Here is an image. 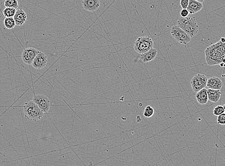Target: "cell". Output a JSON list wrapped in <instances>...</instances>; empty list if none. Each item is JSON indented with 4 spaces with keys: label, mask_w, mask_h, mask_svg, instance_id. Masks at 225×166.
<instances>
[{
    "label": "cell",
    "mask_w": 225,
    "mask_h": 166,
    "mask_svg": "<svg viewBox=\"0 0 225 166\" xmlns=\"http://www.w3.org/2000/svg\"><path fill=\"white\" fill-rule=\"evenodd\" d=\"M225 45V43L219 40L206 48L205 55L207 64L215 65L224 63Z\"/></svg>",
    "instance_id": "cell-1"
},
{
    "label": "cell",
    "mask_w": 225,
    "mask_h": 166,
    "mask_svg": "<svg viewBox=\"0 0 225 166\" xmlns=\"http://www.w3.org/2000/svg\"><path fill=\"white\" fill-rule=\"evenodd\" d=\"M185 32L190 37H195L199 31V26L195 17H181L178 19L177 25Z\"/></svg>",
    "instance_id": "cell-2"
},
{
    "label": "cell",
    "mask_w": 225,
    "mask_h": 166,
    "mask_svg": "<svg viewBox=\"0 0 225 166\" xmlns=\"http://www.w3.org/2000/svg\"><path fill=\"white\" fill-rule=\"evenodd\" d=\"M23 112L25 117L32 121L39 120L44 115V113L41 110L32 100L25 104L23 106Z\"/></svg>",
    "instance_id": "cell-3"
},
{
    "label": "cell",
    "mask_w": 225,
    "mask_h": 166,
    "mask_svg": "<svg viewBox=\"0 0 225 166\" xmlns=\"http://www.w3.org/2000/svg\"><path fill=\"white\" fill-rule=\"evenodd\" d=\"M154 41L151 38L148 36L140 37L134 43V49L139 54L144 53L153 47Z\"/></svg>",
    "instance_id": "cell-4"
},
{
    "label": "cell",
    "mask_w": 225,
    "mask_h": 166,
    "mask_svg": "<svg viewBox=\"0 0 225 166\" xmlns=\"http://www.w3.org/2000/svg\"><path fill=\"white\" fill-rule=\"evenodd\" d=\"M171 34L177 42L182 44H187L191 41V38L178 26L172 27Z\"/></svg>",
    "instance_id": "cell-5"
},
{
    "label": "cell",
    "mask_w": 225,
    "mask_h": 166,
    "mask_svg": "<svg viewBox=\"0 0 225 166\" xmlns=\"http://www.w3.org/2000/svg\"><path fill=\"white\" fill-rule=\"evenodd\" d=\"M32 101L44 113H47L50 110L51 103L47 96L43 94L35 95L33 97Z\"/></svg>",
    "instance_id": "cell-6"
},
{
    "label": "cell",
    "mask_w": 225,
    "mask_h": 166,
    "mask_svg": "<svg viewBox=\"0 0 225 166\" xmlns=\"http://www.w3.org/2000/svg\"><path fill=\"white\" fill-rule=\"evenodd\" d=\"M207 77L204 74H198L193 77L191 80V84L192 90L195 92L205 88L206 86L207 81Z\"/></svg>",
    "instance_id": "cell-7"
},
{
    "label": "cell",
    "mask_w": 225,
    "mask_h": 166,
    "mask_svg": "<svg viewBox=\"0 0 225 166\" xmlns=\"http://www.w3.org/2000/svg\"><path fill=\"white\" fill-rule=\"evenodd\" d=\"M38 52V50L34 48H27L24 49L22 52V61L25 64L31 65Z\"/></svg>",
    "instance_id": "cell-8"
},
{
    "label": "cell",
    "mask_w": 225,
    "mask_h": 166,
    "mask_svg": "<svg viewBox=\"0 0 225 166\" xmlns=\"http://www.w3.org/2000/svg\"><path fill=\"white\" fill-rule=\"evenodd\" d=\"M47 63V56L43 53L39 51L31 65L35 69L41 70L46 66Z\"/></svg>",
    "instance_id": "cell-9"
},
{
    "label": "cell",
    "mask_w": 225,
    "mask_h": 166,
    "mask_svg": "<svg viewBox=\"0 0 225 166\" xmlns=\"http://www.w3.org/2000/svg\"><path fill=\"white\" fill-rule=\"evenodd\" d=\"M82 5L85 10L94 12L97 10L100 6L99 0H83Z\"/></svg>",
    "instance_id": "cell-10"
},
{
    "label": "cell",
    "mask_w": 225,
    "mask_h": 166,
    "mask_svg": "<svg viewBox=\"0 0 225 166\" xmlns=\"http://www.w3.org/2000/svg\"><path fill=\"white\" fill-rule=\"evenodd\" d=\"M17 26H21L24 24L27 19V15L23 9L17 10L15 12L14 17H13Z\"/></svg>",
    "instance_id": "cell-11"
},
{
    "label": "cell",
    "mask_w": 225,
    "mask_h": 166,
    "mask_svg": "<svg viewBox=\"0 0 225 166\" xmlns=\"http://www.w3.org/2000/svg\"><path fill=\"white\" fill-rule=\"evenodd\" d=\"M206 86L210 89L220 90L222 87V82L217 77H211L207 79Z\"/></svg>",
    "instance_id": "cell-12"
},
{
    "label": "cell",
    "mask_w": 225,
    "mask_h": 166,
    "mask_svg": "<svg viewBox=\"0 0 225 166\" xmlns=\"http://www.w3.org/2000/svg\"><path fill=\"white\" fill-rule=\"evenodd\" d=\"M158 55V51L156 49L153 48L149 50L148 51L141 54L140 60L144 63H148L152 61L156 58Z\"/></svg>",
    "instance_id": "cell-13"
},
{
    "label": "cell",
    "mask_w": 225,
    "mask_h": 166,
    "mask_svg": "<svg viewBox=\"0 0 225 166\" xmlns=\"http://www.w3.org/2000/svg\"><path fill=\"white\" fill-rule=\"evenodd\" d=\"M203 5L202 3L195 0H190L187 10L189 14H193L200 11L202 9Z\"/></svg>",
    "instance_id": "cell-14"
},
{
    "label": "cell",
    "mask_w": 225,
    "mask_h": 166,
    "mask_svg": "<svg viewBox=\"0 0 225 166\" xmlns=\"http://www.w3.org/2000/svg\"><path fill=\"white\" fill-rule=\"evenodd\" d=\"M221 92L220 90L212 89L208 88L207 89V97L209 100L216 103L220 100L221 96Z\"/></svg>",
    "instance_id": "cell-15"
},
{
    "label": "cell",
    "mask_w": 225,
    "mask_h": 166,
    "mask_svg": "<svg viewBox=\"0 0 225 166\" xmlns=\"http://www.w3.org/2000/svg\"><path fill=\"white\" fill-rule=\"evenodd\" d=\"M195 97L197 102L201 105H205L207 103L208 101L207 97V89L206 88H204L199 91L198 92H197Z\"/></svg>",
    "instance_id": "cell-16"
},
{
    "label": "cell",
    "mask_w": 225,
    "mask_h": 166,
    "mask_svg": "<svg viewBox=\"0 0 225 166\" xmlns=\"http://www.w3.org/2000/svg\"><path fill=\"white\" fill-rule=\"evenodd\" d=\"M4 24L5 27L8 30H12L16 26L14 17H5L4 20Z\"/></svg>",
    "instance_id": "cell-17"
},
{
    "label": "cell",
    "mask_w": 225,
    "mask_h": 166,
    "mask_svg": "<svg viewBox=\"0 0 225 166\" xmlns=\"http://www.w3.org/2000/svg\"><path fill=\"white\" fill-rule=\"evenodd\" d=\"M17 9L12 8L6 7L3 11V15L5 17H13Z\"/></svg>",
    "instance_id": "cell-18"
},
{
    "label": "cell",
    "mask_w": 225,
    "mask_h": 166,
    "mask_svg": "<svg viewBox=\"0 0 225 166\" xmlns=\"http://www.w3.org/2000/svg\"><path fill=\"white\" fill-rule=\"evenodd\" d=\"M18 5L17 0H5L4 1V6L6 7L17 9L18 7Z\"/></svg>",
    "instance_id": "cell-19"
},
{
    "label": "cell",
    "mask_w": 225,
    "mask_h": 166,
    "mask_svg": "<svg viewBox=\"0 0 225 166\" xmlns=\"http://www.w3.org/2000/svg\"><path fill=\"white\" fill-rule=\"evenodd\" d=\"M154 110L151 106H146L144 111V116L146 118H150L154 115Z\"/></svg>",
    "instance_id": "cell-20"
},
{
    "label": "cell",
    "mask_w": 225,
    "mask_h": 166,
    "mask_svg": "<svg viewBox=\"0 0 225 166\" xmlns=\"http://www.w3.org/2000/svg\"><path fill=\"white\" fill-rule=\"evenodd\" d=\"M225 113V105L216 106L213 110V114L215 116H218Z\"/></svg>",
    "instance_id": "cell-21"
},
{
    "label": "cell",
    "mask_w": 225,
    "mask_h": 166,
    "mask_svg": "<svg viewBox=\"0 0 225 166\" xmlns=\"http://www.w3.org/2000/svg\"><path fill=\"white\" fill-rule=\"evenodd\" d=\"M217 122L218 123L221 125H224L225 124V114L223 113L218 116Z\"/></svg>",
    "instance_id": "cell-22"
},
{
    "label": "cell",
    "mask_w": 225,
    "mask_h": 166,
    "mask_svg": "<svg viewBox=\"0 0 225 166\" xmlns=\"http://www.w3.org/2000/svg\"><path fill=\"white\" fill-rule=\"evenodd\" d=\"M190 0H181L180 4L182 9H187Z\"/></svg>",
    "instance_id": "cell-23"
},
{
    "label": "cell",
    "mask_w": 225,
    "mask_h": 166,
    "mask_svg": "<svg viewBox=\"0 0 225 166\" xmlns=\"http://www.w3.org/2000/svg\"><path fill=\"white\" fill-rule=\"evenodd\" d=\"M189 13L186 9H182L181 12V15L182 17H188Z\"/></svg>",
    "instance_id": "cell-24"
},
{
    "label": "cell",
    "mask_w": 225,
    "mask_h": 166,
    "mask_svg": "<svg viewBox=\"0 0 225 166\" xmlns=\"http://www.w3.org/2000/svg\"><path fill=\"white\" fill-rule=\"evenodd\" d=\"M220 41H221L222 43H225V38H221V40H220Z\"/></svg>",
    "instance_id": "cell-25"
},
{
    "label": "cell",
    "mask_w": 225,
    "mask_h": 166,
    "mask_svg": "<svg viewBox=\"0 0 225 166\" xmlns=\"http://www.w3.org/2000/svg\"><path fill=\"white\" fill-rule=\"evenodd\" d=\"M195 1H198V2H200V3H203L205 0H195Z\"/></svg>",
    "instance_id": "cell-26"
}]
</instances>
